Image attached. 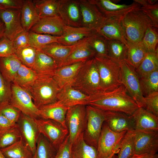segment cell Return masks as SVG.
I'll list each match as a JSON object with an SVG mask.
<instances>
[{
    "label": "cell",
    "instance_id": "91938a15",
    "mask_svg": "<svg viewBox=\"0 0 158 158\" xmlns=\"http://www.w3.org/2000/svg\"><path fill=\"white\" fill-rule=\"evenodd\" d=\"M114 154H112L109 157L107 158H112L113 156H114Z\"/></svg>",
    "mask_w": 158,
    "mask_h": 158
},
{
    "label": "cell",
    "instance_id": "f907efd6",
    "mask_svg": "<svg viewBox=\"0 0 158 158\" xmlns=\"http://www.w3.org/2000/svg\"><path fill=\"white\" fill-rule=\"evenodd\" d=\"M140 9L150 19L154 25L158 28V4L140 6Z\"/></svg>",
    "mask_w": 158,
    "mask_h": 158
},
{
    "label": "cell",
    "instance_id": "3957f363",
    "mask_svg": "<svg viewBox=\"0 0 158 158\" xmlns=\"http://www.w3.org/2000/svg\"><path fill=\"white\" fill-rule=\"evenodd\" d=\"M60 89L52 76L38 75L28 91L33 102L38 109L57 100Z\"/></svg>",
    "mask_w": 158,
    "mask_h": 158
},
{
    "label": "cell",
    "instance_id": "94428289",
    "mask_svg": "<svg viewBox=\"0 0 158 158\" xmlns=\"http://www.w3.org/2000/svg\"><path fill=\"white\" fill-rule=\"evenodd\" d=\"M4 9L3 8H1V7H0V9Z\"/></svg>",
    "mask_w": 158,
    "mask_h": 158
},
{
    "label": "cell",
    "instance_id": "6125c7cd",
    "mask_svg": "<svg viewBox=\"0 0 158 158\" xmlns=\"http://www.w3.org/2000/svg\"><path fill=\"white\" fill-rule=\"evenodd\" d=\"M73 158H75L74 157V156H73Z\"/></svg>",
    "mask_w": 158,
    "mask_h": 158
},
{
    "label": "cell",
    "instance_id": "4fadbf2b",
    "mask_svg": "<svg viewBox=\"0 0 158 158\" xmlns=\"http://www.w3.org/2000/svg\"><path fill=\"white\" fill-rule=\"evenodd\" d=\"M135 154H157L158 131L134 130Z\"/></svg>",
    "mask_w": 158,
    "mask_h": 158
},
{
    "label": "cell",
    "instance_id": "30bf717a",
    "mask_svg": "<svg viewBox=\"0 0 158 158\" xmlns=\"http://www.w3.org/2000/svg\"><path fill=\"white\" fill-rule=\"evenodd\" d=\"M10 104L21 112L34 119L40 118L39 110L35 104L31 95L27 90L12 83Z\"/></svg>",
    "mask_w": 158,
    "mask_h": 158
},
{
    "label": "cell",
    "instance_id": "d6a6232c",
    "mask_svg": "<svg viewBox=\"0 0 158 158\" xmlns=\"http://www.w3.org/2000/svg\"><path fill=\"white\" fill-rule=\"evenodd\" d=\"M72 151L75 158H98L97 148L87 144L83 135L72 145Z\"/></svg>",
    "mask_w": 158,
    "mask_h": 158
},
{
    "label": "cell",
    "instance_id": "60d3db41",
    "mask_svg": "<svg viewBox=\"0 0 158 158\" xmlns=\"http://www.w3.org/2000/svg\"><path fill=\"white\" fill-rule=\"evenodd\" d=\"M127 44L117 40H108V57L118 63L125 60Z\"/></svg>",
    "mask_w": 158,
    "mask_h": 158
},
{
    "label": "cell",
    "instance_id": "8d00e7d4",
    "mask_svg": "<svg viewBox=\"0 0 158 158\" xmlns=\"http://www.w3.org/2000/svg\"><path fill=\"white\" fill-rule=\"evenodd\" d=\"M87 42L97 56L108 57V40L95 31L87 38Z\"/></svg>",
    "mask_w": 158,
    "mask_h": 158
},
{
    "label": "cell",
    "instance_id": "7402d4cb",
    "mask_svg": "<svg viewBox=\"0 0 158 158\" xmlns=\"http://www.w3.org/2000/svg\"><path fill=\"white\" fill-rule=\"evenodd\" d=\"M69 108L61 101L57 100L54 103L40 107L39 109L40 117L56 121L67 128L65 123V118Z\"/></svg>",
    "mask_w": 158,
    "mask_h": 158
},
{
    "label": "cell",
    "instance_id": "8992f818",
    "mask_svg": "<svg viewBox=\"0 0 158 158\" xmlns=\"http://www.w3.org/2000/svg\"><path fill=\"white\" fill-rule=\"evenodd\" d=\"M121 68V80L128 93L139 107L145 109L144 97L140 89V77L135 69L125 60L119 63Z\"/></svg>",
    "mask_w": 158,
    "mask_h": 158
},
{
    "label": "cell",
    "instance_id": "ab89813d",
    "mask_svg": "<svg viewBox=\"0 0 158 158\" xmlns=\"http://www.w3.org/2000/svg\"><path fill=\"white\" fill-rule=\"evenodd\" d=\"M56 152V149L48 139L41 133L32 158H53Z\"/></svg>",
    "mask_w": 158,
    "mask_h": 158
},
{
    "label": "cell",
    "instance_id": "4316f807",
    "mask_svg": "<svg viewBox=\"0 0 158 158\" xmlns=\"http://www.w3.org/2000/svg\"><path fill=\"white\" fill-rule=\"evenodd\" d=\"M85 62L82 61L57 68L52 77L60 89L66 85H71L80 69Z\"/></svg>",
    "mask_w": 158,
    "mask_h": 158
},
{
    "label": "cell",
    "instance_id": "5b68a950",
    "mask_svg": "<svg viewBox=\"0 0 158 158\" xmlns=\"http://www.w3.org/2000/svg\"><path fill=\"white\" fill-rule=\"evenodd\" d=\"M94 59L99 75L100 91H111L122 85L118 63L108 57L95 56Z\"/></svg>",
    "mask_w": 158,
    "mask_h": 158
},
{
    "label": "cell",
    "instance_id": "836d02e7",
    "mask_svg": "<svg viewBox=\"0 0 158 158\" xmlns=\"http://www.w3.org/2000/svg\"><path fill=\"white\" fill-rule=\"evenodd\" d=\"M156 51H147L144 58L138 68L135 69L139 77L158 70L157 46Z\"/></svg>",
    "mask_w": 158,
    "mask_h": 158
},
{
    "label": "cell",
    "instance_id": "f5cc1de1",
    "mask_svg": "<svg viewBox=\"0 0 158 158\" xmlns=\"http://www.w3.org/2000/svg\"><path fill=\"white\" fill-rule=\"evenodd\" d=\"M29 32L24 30L12 41L13 47L15 50L30 46L29 39Z\"/></svg>",
    "mask_w": 158,
    "mask_h": 158
},
{
    "label": "cell",
    "instance_id": "2e32d148",
    "mask_svg": "<svg viewBox=\"0 0 158 158\" xmlns=\"http://www.w3.org/2000/svg\"><path fill=\"white\" fill-rule=\"evenodd\" d=\"M95 5L105 18L121 17L128 12L140 7L137 3L130 4H118L110 0H89Z\"/></svg>",
    "mask_w": 158,
    "mask_h": 158
},
{
    "label": "cell",
    "instance_id": "5bb4252c",
    "mask_svg": "<svg viewBox=\"0 0 158 158\" xmlns=\"http://www.w3.org/2000/svg\"><path fill=\"white\" fill-rule=\"evenodd\" d=\"M81 15V26L96 31L106 18L96 6L89 0H79Z\"/></svg>",
    "mask_w": 158,
    "mask_h": 158
},
{
    "label": "cell",
    "instance_id": "83f0119b",
    "mask_svg": "<svg viewBox=\"0 0 158 158\" xmlns=\"http://www.w3.org/2000/svg\"><path fill=\"white\" fill-rule=\"evenodd\" d=\"M79 42L70 46L64 45L58 42L52 43L38 50L53 58L59 68L61 66L64 61Z\"/></svg>",
    "mask_w": 158,
    "mask_h": 158
},
{
    "label": "cell",
    "instance_id": "f546056e",
    "mask_svg": "<svg viewBox=\"0 0 158 158\" xmlns=\"http://www.w3.org/2000/svg\"><path fill=\"white\" fill-rule=\"evenodd\" d=\"M21 18L24 30L29 32L40 18L32 1L24 0L21 9Z\"/></svg>",
    "mask_w": 158,
    "mask_h": 158
},
{
    "label": "cell",
    "instance_id": "1f68e13d",
    "mask_svg": "<svg viewBox=\"0 0 158 158\" xmlns=\"http://www.w3.org/2000/svg\"><path fill=\"white\" fill-rule=\"evenodd\" d=\"M37 77L36 73L32 68L22 64L12 83L28 91Z\"/></svg>",
    "mask_w": 158,
    "mask_h": 158
},
{
    "label": "cell",
    "instance_id": "4dcf8cb0",
    "mask_svg": "<svg viewBox=\"0 0 158 158\" xmlns=\"http://www.w3.org/2000/svg\"><path fill=\"white\" fill-rule=\"evenodd\" d=\"M147 51L146 48L142 42H127L124 60L135 69L144 58Z\"/></svg>",
    "mask_w": 158,
    "mask_h": 158
},
{
    "label": "cell",
    "instance_id": "6f0895ef",
    "mask_svg": "<svg viewBox=\"0 0 158 158\" xmlns=\"http://www.w3.org/2000/svg\"><path fill=\"white\" fill-rule=\"evenodd\" d=\"M5 33L4 24L0 17V41L4 37Z\"/></svg>",
    "mask_w": 158,
    "mask_h": 158
},
{
    "label": "cell",
    "instance_id": "52a82bcc",
    "mask_svg": "<svg viewBox=\"0 0 158 158\" xmlns=\"http://www.w3.org/2000/svg\"><path fill=\"white\" fill-rule=\"evenodd\" d=\"M127 131H114L104 122L97 142L98 158H107L118 153L121 141Z\"/></svg>",
    "mask_w": 158,
    "mask_h": 158
},
{
    "label": "cell",
    "instance_id": "7a4b0ae2",
    "mask_svg": "<svg viewBox=\"0 0 158 158\" xmlns=\"http://www.w3.org/2000/svg\"><path fill=\"white\" fill-rule=\"evenodd\" d=\"M121 22L127 42H142L147 29L154 25L140 7L133 9L122 16Z\"/></svg>",
    "mask_w": 158,
    "mask_h": 158
},
{
    "label": "cell",
    "instance_id": "e0dca14e",
    "mask_svg": "<svg viewBox=\"0 0 158 158\" xmlns=\"http://www.w3.org/2000/svg\"><path fill=\"white\" fill-rule=\"evenodd\" d=\"M59 14L66 25L81 27L79 0H60Z\"/></svg>",
    "mask_w": 158,
    "mask_h": 158
},
{
    "label": "cell",
    "instance_id": "cb8c5ba5",
    "mask_svg": "<svg viewBox=\"0 0 158 158\" xmlns=\"http://www.w3.org/2000/svg\"><path fill=\"white\" fill-rule=\"evenodd\" d=\"M132 116L134 130L158 131V117L145 108L139 107Z\"/></svg>",
    "mask_w": 158,
    "mask_h": 158
},
{
    "label": "cell",
    "instance_id": "44dd1931",
    "mask_svg": "<svg viewBox=\"0 0 158 158\" xmlns=\"http://www.w3.org/2000/svg\"><path fill=\"white\" fill-rule=\"evenodd\" d=\"M95 31L85 27L66 25L62 35L58 36L57 42L67 46L74 45L88 38Z\"/></svg>",
    "mask_w": 158,
    "mask_h": 158
},
{
    "label": "cell",
    "instance_id": "9a60e30c",
    "mask_svg": "<svg viewBox=\"0 0 158 158\" xmlns=\"http://www.w3.org/2000/svg\"><path fill=\"white\" fill-rule=\"evenodd\" d=\"M0 17L5 27L4 37L11 41L24 30L21 9H0Z\"/></svg>",
    "mask_w": 158,
    "mask_h": 158
},
{
    "label": "cell",
    "instance_id": "74e56055",
    "mask_svg": "<svg viewBox=\"0 0 158 158\" xmlns=\"http://www.w3.org/2000/svg\"><path fill=\"white\" fill-rule=\"evenodd\" d=\"M139 77L140 89L144 97L158 92V70Z\"/></svg>",
    "mask_w": 158,
    "mask_h": 158
},
{
    "label": "cell",
    "instance_id": "bcb514c9",
    "mask_svg": "<svg viewBox=\"0 0 158 158\" xmlns=\"http://www.w3.org/2000/svg\"><path fill=\"white\" fill-rule=\"evenodd\" d=\"M0 113L11 121L16 123L21 112L12 106L9 102H6L0 104Z\"/></svg>",
    "mask_w": 158,
    "mask_h": 158
},
{
    "label": "cell",
    "instance_id": "7bdbcfd3",
    "mask_svg": "<svg viewBox=\"0 0 158 158\" xmlns=\"http://www.w3.org/2000/svg\"><path fill=\"white\" fill-rule=\"evenodd\" d=\"M58 38V36L37 33L30 31L29 32L30 45L37 50L49 44L57 42Z\"/></svg>",
    "mask_w": 158,
    "mask_h": 158
},
{
    "label": "cell",
    "instance_id": "f1b7e54d",
    "mask_svg": "<svg viewBox=\"0 0 158 158\" xmlns=\"http://www.w3.org/2000/svg\"><path fill=\"white\" fill-rule=\"evenodd\" d=\"M22 64L15 54L0 58V72L8 82L13 83Z\"/></svg>",
    "mask_w": 158,
    "mask_h": 158
},
{
    "label": "cell",
    "instance_id": "d590c367",
    "mask_svg": "<svg viewBox=\"0 0 158 158\" xmlns=\"http://www.w3.org/2000/svg\"><path fill=\"white\" fill-rule=\"evenodd\" d=\"M0 149L6 158H32L33 156L22 139L10 146Z\"/></svg>",
    "mask_w": 158,
    "mask_h": 158
},
{
    "label": "cell",
    "instance_id": "484cf974",
    "mask_svg": "<svg viewBox=\"0 0 158 158\" xmlns=\"http://www.w3.org/2000/svg\"><path fill=\"white\" fill-rule=\"evenodd\" d=\"M58 68L57 63L53 58L37 49L35 60L32 69L38 75L52 77Z\"/></svg>",
    "mask_w": 158,
    "mask_h": 158
},
{
    "label": "cell",
    "instance_id": "7dc6e473",
    "mask_svg": "<svg viewBox=\"0 0 158 158\" xmlns=\"http://www.w3.org/2000/svg\"><path fill=\"white\" fill-rule=\"evenodd\" d=\"M72 148L68 135L59 147L53 158H73Z\"/></svg>",
    "mask_w": 158,
    "mask_h": 158
},
{
    "label": "cell",
    "instance_id": "c3c4849f",
    "mask_svg": "<svg viewBox=\"0 0 158 158\" xmlns=\"http://www.w3.org/2000/svg\"><path fill=\"white\" fill-rule=\"evenodd\" d=\"M11 95V83L4 78L0 72V104L9 102Z\"/></svg>",
    "mask_w": 158,
    "mask_h": 158
},
{
    "label": "cell",
    "instance_id": "f35d334b",
    "mask_svg": "<svg viewBox=\"0 0 158 158\" xmlns=\"http://www.w3.org/2000/svg\"><path fill=\"white\" fill-rule=\"evenodd\" d=\"M118 158H130L135 154L134 130L126 132L120 144Z\"/></svg>",
    "mask_w": 158,
    "mask_h": 158
},
{
    "label": "cell",
    "instance_id": "ee69618b",
    "mask_svg": "<svg viewBox=\"0 0 158 158\" xmlns=\"http://www.w3.org/2000/svg\"><path fill=\"white\" fill-rule=\"evenodd\" d=\"M22 139L16 126L8 130L0 132V149L10 146Z\"/></svg>",
    "mask_w": 158,
    "mask_h": 158
},
{
    "label": "cell",
    "instance_id": "d4e9b609",
    "mask_svg": "<svg viewBox=\"0 0 158 158\" xmlns=\"http://www.w3.org/2000/svg\"><path fill=\"white\" fill-rule=\"evenodd\" d=\"M87 38L78 44L64 61L61 67L86 61L93 58L96 55L95 52L88 45Z\"/></svg>",
    "mask_w": 158,
    "mask_h": 158
},
{
    "label": "cell",
    "instance_id": "9c48e42d",
    "mask_svg": "<svg viewBox=\"0 0 158 158\" xmlns=\"http://www.w3.org/2000/svg\"><path fill=\"white\" fill-rule=\"evenodd\" d=\"M87 122L83 137L88 145L97 148L102 126L105 122L103 111L86 105Z\"/></svg>",
    "mask_w": 158,
    "mask_h": 158
},
{
    "label": "cell",
    "instance_id": "e575fe53",
    "mask_svg": "<svg viewBox=\"0 0 158 158\" xmlns=\"http://www.w3.org/2000/svg\"><path fill=\"white\" fill-rule=\"evenodd\" d=\"M60 0H36L33 1L40 18L59 16Z\"/></svg>",
    "mask_w": 158,
    "mask_h": 158
},
{
    "label": "cell",
    "instance_id": "7c38bea8",
    "mask_svg": "<svg viewBox=\"0 0 158 158\" xmlns=\"http://www.w3.org/2000/svg\"><path fill=\"white\" fill-rule=\"evenodd\" d=\"M16 125L23 141L33 155L41 134L35 119L21 113Z\"/></svg>",
    "mask_w": 158,
    "mask_h": 158
},
{
    "label": "cell",
    "instance_id": "816d5d0a",
    "mask_svg": "<svg viewBox=\"0 0 158 158\" xmlns=\"http://www.w3.org/2000/svg\"><path fill=\"white\" fill-rule=\"evenodd\" d=\"M15 51L12 41L4 37L0 41V58L14 54Z\"/></svg>",
    "mask_w": 158,
    "mask_h": 158
},
{
    "label": "cell",
    "instance_id": "b9f144b4",
    "mask_svg": "<svg viewBox=\"0 0 158 158\" xmlns=\"http://www.w3.org/2000/svg\"><path fill=\"white\" fill-rule=\"evenodd\" d=\"M37 51L36 49L29 46L15 50V54L22 64L32 68L35 60Z\"/></svg>",
    "mask_w": 158,
    "mask_h": 158
},
{
    "label": "cell",
    "instance_id": "680465c9",
    "mask_svg": "<svg viewBox=\"0 0 158 158\" xmlns=\"http://www.w3.org/2000/svg\"><path fill=\"white\" fill-rule=\"evenodd\" d=\"M0 158H6L2 153L0 149Z\"/></svg>",
    "mask_w": 158,
    "mask_h": 158
},
{
    "label": "cell",
    "instance_id": "681fc988",
    "mask_svg": "<svg viewBox=\"0 0 158 158\" xmlns=\"http://www.w3.org/2000/svg\"><path fill=\"white\" fill-rule=\"evenodd\" d=\"M144 97L145 109L158 117V92Z\"/></svg>",
    "mask_w": 158,
    "mask_h": 158
},
{
    "label": "cell",
    "instance_id": "ffe728a7",
    "mask_svg": "<svg viewBox=\"0 0 158 158\" xmlns=\"http://www.w3.org/2000/svg\"><path fill=\"white\" fill-rule=\"evenodd\" d=\"M105 122L110 128L116 132L134 130L132 116L124 113L103 111Z\"/></svg>",
    "mask_w": 158,
    "mask_h": 158
},
{
    "label": "cell",
    "instance_id": "603a6c76",
    "mask_svg": "<svg viewBox=\"0 0 158 158\" xmlns=\"http://www.w3.org/2000/svg\"><path fill=\"white\" fill-rule=\"evenodd\" d=\"M89 97V96L74 88L71 84H68L60 89L57 99L70 107L79 104L87 105Z\"/></svg>",
    "mask_w": 158,
    "mask_h": 158
},
{
    "label": "cell",
    "instance_id": "277c9868",
    "mask_svg": "<svg viewBox=\"0 0 158 158\" xmlns=\"http://www.w3.org/2000/svg\"><path fill=\"white\" fill-rule=\"evenodd\" d=\"M71 85L74 88L88 96L100 91V78L94 58L84 63Z\"/></svg>",
    "mask_w": 158,
    "mask_h": 158
},
{
    "label": "cell",
    "instance_id": "6da1fadb",
    "mask_svg": "<svg viewBox=\"0 0 158 158\" xmlns=\"http://www.w3.org/2000/svg\"><path fill=\"white\" fill-rule=\"evenodd\" d=\"M87 105L103 111L121 112L131 116L139 107L121 85L111 91H99L89 96Z\"/></svg>",
    "mask_w": 158,
    "mask_h": 158
},
{
    "label": "cell",
    "instance_id": "9f6ffc18",
    "mask_svg": "<svg viewBox=\"0 0 158 158\" xmlns=\"http://www.w3.org/2000/svg\"><path fill=\"white\" fill-rule=\"evenodd\" d=\"M130 158H158V154H156L154 155L148 154H134Z\"/></svg>",
    "mask_w": 158,
    "mask_h": 158
},
{
    "label": "cell",
    "instance_id": "11a10c76",
    "mask_svg": "<svg viewBox=\"0 0 158 158\" xmlns=\"http://www.w3.org/2000/svg\"><path fill=\"white\" fill-rule=\"evenodd\" d=\"M16 126V123L11 121L0 113V132L8 130Z\"/></svg>",
    "mask_w": 158,
    "mask_h": 158
},
{
    "label": "cell",
    "instance_id": "d6986e66",
    "mask_svg": "<svg viewBox=\"0 0 158 158\" xmlns=\"http://www.w3.org/2000/svg\"><path fill=\"white\" fill-rule=\"evenodd\" d=\"M66 25L60 16L40 18L30 31L37 33L59 36Z\"/></svg>",
    "mask_w": 158,
    "mask_h": 158
},
{
    "label": "cell",
    "instance_id": "f6af8a7d",
    "mask_svg": "<svg viewBox=\"0 0 158 158\" xmlns=\"http://www.w3.org/2000/svg\"><path fill=\"white\" fill-rule=\"evenodd\" d=\"M142 42L147 51H156L158 42V28L154 25L149 27L144 33Z\"/></svg>",
    "mask_w": 158,
    "mask_h": 158
},
{
    "label": "cell",
    "instance_id": "ba28073f",
    "mask_svg": "<svg viewBox=\"0 0 158 158\" xmlns=\"http://www.w3.org/2000/svg\"><path fill=\"white\" fill-rule=\"evenodd\" d=\"M86 122V105L79 104L68 108L66 116L65 123L72 145L83 135Z\"/></svg>",
    "mask_w": 158,
    "mask_h": 158
},
{
    "label": "cell",
    "instance_id": "ac0fdd59",
    "mask_svg": "<svg viewBox=\"0 0 158 158\" xmlns=\"http://www.w3.org/2000/svg\"><path fill=\"white\" fill-rule=\"evenodd\" d=\"M122 16L106 18L96 31L108 40H117L127 44V42L121 22Z\"/></svg>",
    "mask_w": 158,
    "mask_h": 158
},
{
    "label": "cell",
    "instance_id": "8fae6325",
    "mask_svg": "<svg viewBox=\"0 0 158 158\" xmlns=\"http://www.w3.org/2000/svg\"><path fill=\"white\" fill-rule=\"evenodd\" d=\"M40 133L57 150L68 135L67 128L56 121L40 118L35 119Z\"/></svg>",
    "mask_w": 158,
    "mask_h": 158
},
{
    "label": "cell",
    "instance_id": "db71d44e",
    "mask_svg": "<svg viewBox=\"0 0 158 158\" xmlns=\"http://www.w3.org/2000/svg\"><path fill=\"white\" fill-rule=\"evenodd\" d=\"M24 1L0 0V7L5 9H21Z\"/></svg>",
    "mask_w": 158,
    "mask_h": 158
}]
</instances>
